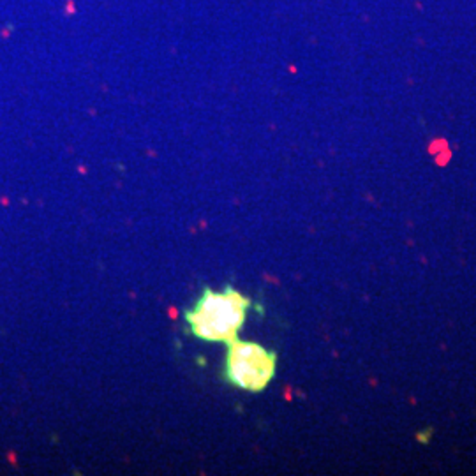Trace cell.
<instances>
[{
	"mask_svg": "<svg viewBox=\"0 0 476 476\" xmlns=\"http://www.w3.org/2000/svg\"><path fill=\"white\" fill-rule=\"evenodd\" d=\"M251 305V298L231 286L224 291H214L206 287L196 300L194 307L185 314L187 328L196 339L228 344L238 337Z\"/></svg>",
	"mask_w": 476,
	"mask_h": 476,
	"instance_id": "1",
	"label": "cell"
},
{
	"mask_svg": "<svg viewBox=\"0 0 476 476\" xmlns=\"http://www.w3.org/2000/svg\"><path fill=\"white\" fill-rule=\"evenodd\" d=\"M277 370V355L251 340L228 342L224 376L229 384L245 392H261L270 384Z\"/></svg>",
	"mask_w": 476,
	"mask_h": 476,
	"instance_id": "2",
	"label": "cell"
}]
</instances>
